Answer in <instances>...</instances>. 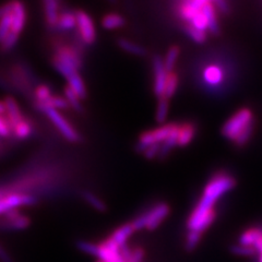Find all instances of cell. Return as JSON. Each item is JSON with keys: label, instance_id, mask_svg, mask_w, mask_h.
I'll return each mask as SVG.
<instances>
[{"label": "cell", "instance_id": "1", "mask_svg": "<svg viewBox=\"0 0 262 262\" xmlns=\"http://www.w3.org/2000/svg\"><path fill=\"white\" fill-rule=\"evenodd\" d=\"M235 179L224 171L213 176L208 185L204 188L200 201L196 204L191 214L188 219L187 227L189 232H196L202 234L215 220L216 212L214 206L216 201L224 193L233 189Z\"/></svg>", "mask_w": 262, "mask_h": 262}, {"label": "cell", "instance_id": "2", "mask_svg": "<svg viewBox=\"0 0 262 262\" xmlns=\"http://www.w3.org/2000/svg\"><path fill=\"white\" fill-rule=\"evenodd\" d=\"M253 114L248 108H242L229 118L222 128V135L236 145L248 142L253 133Z\"/></svg>", "mask_w": 262, "mask_h": 262}, {"label": "cell", "instance_id": "3", "mask_svg": "<svg viewBox=\"0 0 262 262\" xmlns=\"http://www.w3.org/2000/svg\"><path fill=\"white\" fill-rule=\"evenodd\" d=\"M207 0H190L183 2L177 7L176 12L187 26L206 32L209 30V20L207 15Z\"/></svg>", "mask_w": 262, "mask_h": 262}, {"label": "cell", "instance_id": "4", "mask_svg": "<svg viewBox=\"0 0 262 262\" xmlns=\"http://www.w3.org/2000/svg\"><path fill=\"white\" fill-rule=\"evenodd\" d=\"M169 213V207L166 203H159L157 206L152 207L147 211L143 212L142 214L136 217L131 224H133L135 231H140V229H153L158 228L160 224L166 219Z\"/></svg>", "mask_w": 262, "mask_h": 262}, {"label": "cell", "instance_id": "5", "mask_svg": "<svg viewBox=\"0 0 262 262\" xmlns=\"http://www.w3.org/2000/svg\"><path fill=\"white\" fill-rule=\"evenodd\" d=\"M177 128L178 125L176 124H165L154 130L143 133L139 138L138 144L136 146L137 150L144 152L147 147L153 144H162L175 133Z\"/></svg>", "mask_w": 262, "mask_h": 262}, {"label": "cell", "instance_id": "6", "mask_svg": "<svg viewBox=\"0 0 262 262\" xmlns=\"http://www.w3.org/2000/svg\"><path fill=\"white\" fill-rule=\"evenodd\" d=\"M44 114L53 122V125L57 128V130L59 131L66 140L72 143L80 141V135L78 134V131L73 128L71 124H69V121L62 116L59 111L49 108L45 111Z\"/></svg>", "mask_w": 262, "mask_h": 262}, {"label": "cell", "instance_id": "7", "mask_svg": "<svg viewBox=\"0 0 262 262\" xmlns=\"http://www.w3.org/2000/svg\"><path fill=\"white\" fill-rule=\"evenodd\" d=\"M77 28L82 42L86 45H92L96 40V29L90 14L83 10L76 11Z\"/></svg>", "mask_w": 262, "mask_h": 262}, {"label": "cell", "instance_id": "8", "mask_svg": "<svg viewBox=\"0 0 262 262\" xmlns=\"http://www.w3.org/2000/svg\"><path fill=\"white\" fill-rule=\"evenodd\" d=\"M36 202L34 196L29 193L23 192H11L8 194L3 200H0V216L6 214L14 209H19L21 207L32 206Z\"/></svg>", "mask_w": 262, "mask_h": 262}, {"label": "cell", "instance_id": "9", "mask_svg": "<svg viewBox=\"0 0 262 262\" xmlns=\"http://www.w3.org/2000/svg\"><path fill=\"white\" fill-rule=\"evenodd\" d=\"M2 216L3 219L0 220V228L7 229V231H23L31 224V219L21 213L19 209L11 210Z\"/></svg>", "mask_w": 262, "mask_h": 262}, {"label": "cell", "instance_id": "10", "mask_svg": "<svg viewBox=\"0 0 262 262\" xmlns=\"http://www.w3.org/2000/svg\"><path fill=\"white\" fill-rule=\"evenodd\" d=\"M153 71H154V93L158 98L164 97L165 94V85L168 72L164 67V60L161 57H155L153 60Z\"/></svg>", "mask_w": 262, "mask_h": 262}, {"label": "cell", "instance_id": "11", "mask_svg": "<svg viewBox=\"0 0 262 262\" xmlns=\"http://www.w3.org/2000/svg\"><path fill=\"white\" fill-rule=\"evenodd\" d=\"M11 14H12V29L11 32L20 35L26 27L27 22V10L22 3H11Z\"/></svg>", "mask_w": 262, "mask_h": 262}, {"label": "cell", "instance_id": "12", "mask_svg": "<svg viewBox=\"0 0 262 262\" xmlns=\"http://www.w3.org/2000/svg\"><path fill=\"white\" fill-rule=\"evenodd\" d=\"M5 104H6L5 117L8 121V124H9V126L11 128V134H12V128L16 124H19V122L21 120H23L26 117H24V115L22 114L18 102H16L13 97H11V96L6 97L5 98Z\"/></svg>", "mask_w": 262, "mask_h": 262}, {"label": "cell", "instance_id": "13", "mask_svg": "<svg viewBox=\"0 0 262 262\" xmlns=\"http://www.w3.org/2000/svg\"><path fill=\"white\" fill-rule=\"evenodd\" d=\"M43 9L47 27L52 29H57L61 14L60 4L58 2H55V0H46V2L43 3Z\"/></svg>", "mask_w": 262, "mask_h": 262}, {"label": "cell", "instance_id": "14", "mask_svg": "<svg viewBox=\"0 0 262 262\" xmlns=\"http://www.w3.org/2000/svg\"><path fill=\"white\" fill-rule=\"evenodd\" d=\"M11 77L14 84L18 85V88L23 90L30 89L32 81L29 76V72L27 71L26 68L22 67V66H19V64L14 66L11 70Z\"/></svg>", "mask_w": 262, "mask_h": 262}, {"label": "cell", "instance_id": "15", "mask_svg": "<svg viewBox=\"0 0 262 262\" xmlns=\"http://www.w3.org/2000/svg\"><path fill=\"white\" fill-rule=\"evenodd\" d=\"M135 228L133 226V224L131 223H127V224H124L121 225L120 227H118L116 231H115L111 238L116 243L120 248L124 247V246L127 245V241L129 239V237L133 235L135 233Z\"/></svg>", "mask_w": 262, "mask_h": 262}, {"label": "cell", "instance_id": "16", "mask_svg": "<svg viewBox=\"0 0 262 262\" xmlns=\"http://www.w3.org/2000/svg\"><path fill=\"white\" fill-rule=\"evenodd\" d=\"M203 78H204V81H206L209 85L215 86L223 81L224 73L222 69L217 67V66H210V67H208L206 70H204Z\"/></svg>", "mask_w": 262, "mask_h": 262}, {"label": "cell", "instance_id": "17", "mask_svg": "<svg viewBox=\"0 0 262 262\" xmlns=\"http://www.w3.org/2000/svg\"><path fill=\"white\" fill-rule=\"evenodd\" d=\"M102 28L105 30H117L125 26L124 16L118 13H108L103 16L102 19Z\"/></svg>", "mask_w": 262, "mask_h": 262}, {"label": "cell", "instance_id": "18", "mask_svg": "<svg viewBox=\"0 0 262 262\" xmlns=\"http://www.w3.org/2000/svg\"><path fill=\"white\" fill-rule=\"evenodd\" d=\"M194 134L195 127L190 122L180 125L178 128V145L185 146L188 143H190L194 137Z\"/></svg>", "mask_w": 262, "mask_h": 262}, {"label": "cell", "instance_id": "19", "mask_svg": "<svg viewBox=\"0 0 262 262\" xmlns=\"http://www.w3.org/2000/svg\"><path fill=\"white\" fill-rule=\"evenodd\" d=\"M75 28H77L76 12H70V11L61 12L59 21H58V26H57L56 30H59L62 32H68V31L73 30Z\"/></svg>", "mask_w": 262, "mask_h": 262}, {"label": "cell", "instance_id": "20", "mask_svg": "<svg viewBox=\"0 0 262 262\" xmlns=\"http://www.w3.org/2000/svg\"><path fill=\"white\" fill-rule=\"evenodd\" d=\"M68 81V86H70V89L72 90L73 92H75L80 100H85V97L88 95L86 92V88L84 84V81L82 79V77L80 76V73H76L75 76H72Z\"/></svg>", "mask_w": 262, "mask_h": 262}, {"label": "cell", "instance_id": "21", "mask_svg": "<svg viewBox=\"0 0 262 262\" xmlns=\"http://www.w3.org/2000/svg\"><path fill=\"white\" fill-rule=\"evenodd\" d=\"M32 134H33V126L27 118L21 120L19 124H16L12 128V135L14 136V138L19 139V140H26V139L32 136Z\"/></svg>", "mask_w": 262, "mask_h": 262}, {"label": "cell", "instance_id": "22", "mask_svg": "<svg viewBox=\"0 0 262 262\" xmlns=\"http://www.w3.org/2000/svg\"><path fill=\"white\" fill-rule=\"evenodd\" d=\"M81 195H82V198H83V200L89 204V206L93 208L94 210H96L98 212H105L106 209H107L105 202L100 198V196L96 195L92 191L84 190V191H82Z\"/></svg>", "mask_w": 262, "mask_h": 262}, {"label": "cell", "instance_id": "23", "mask_svg": "<svg viewBox=\"0 0 262 262\" xmlns=\"http://www.w3.org/2000/svg\"><path fill=\"white\" fill-rule=\"evenodd\" d=\"M117 43L121 49H124L125 52H127L131 55H135L138 57H142V56L146 55L145 48H143L140 45H138L135 42H131V40H129L127 38H119Z\"/></svg>", "mask_w": 262, "mask_h": 262}, {"label": "cell", "instance_id": "24", "mask_svg": "<svg viewBox=\"0 0 262 262\" xmlns=\"http://www.w3.org/2000/svg\"><path fill=\"white\" fill-rule=\"evenodd\" d=\"M262 237V229L260 228H250L248 231L242 234L239 238V244L245 246H250L255 248V245Z\"/></svg>", "mask_w": 262, "mask_h": 262}, {"label": "cell", "instance_id": "25", "mask_svg": "<svg viewBox=\"0 0 262 262\" xmlns=\"http://www.w3.org/2000/svg\"><path fill=\"white\" fill-rule=\"evenodd\" d=\"M179 48L177 46H171L168 49V52L165 56V59H164V67H165L167 72H173L179 57Z\"/></svg>", "mask_w": 262, "mask_h": 262}, {"label": "cell", "instance_id": "26", "mask_svg": "<svg viewBox=\"0 0 262 262\" xmlns=\"http://www.w3.org/2000/svg\"><path fill=\"white\" fill-rule=\"evenodd\" d=\"M63 92H64V98L67 100L70 107L77 112H82V110H83V106H82V103H81L82 100H80L79 96L72 91L70 86L68 85L66 86Z\"/></svg>", "mask_w": 262, "mask_h": 262}, {"label": "cell", "instance_id": "27", "mask_svg": "<svg viewBox=\"0 0 262 262\" xmlns=\"http://www.w3.org/2000/svg\"><path fill=\"white\" fill-rule=\"evenodd\" d=\"M12 29V14L11 11L0 19V43L10 34Z\"/></svg>", "mask_w": 262, "mask_h": 262}, {"label": "cell", "instance_id": "28", "mask_svg": "<svg viewBox=\"0 0 262 262\" xmlns=\"http://www.w3.org/2000/svg\"><path fill=\"white\" fill-rule=\"evenodd\" d=\"M52 89L46 84H40L37 85L34 90V97H35V103H45L49 98L53 96Z\"/></svg>", "mask_w": 262, "mask_h": 262}, {"label": "cell", "instance_id": "29", "mask_svg": "<svg viewBox=\"0 0 262 262\" xmlns=\"http://www.w3.org/2000/svg\"><path fill=\"white\" fill-rule=\"evenodd\" d=\"M177 88H178V76L174 71L168 72L166 85H165V94H164V97H166L168 100V98H170L176 93Z\"/></svg>", "mask_w": 262, "mask_h": 262}, {"label": "cell", "instance_id": "30", "mask_svg": "<svg viewBox=\"0 0 262 262\" xmlns=\"http://www.w3.org/2000/svg\"><path fill=\"white\" fill-rule=\"evenodd\" d=\"M167 115H168V100L166 97L159 98L155 119H157V121L160 122V124H164L167 119Z\"/></svg>", "mask_w": 262, "mask_h": 262}, {"label": "cell", "instance_id": "31", "mask_svg": "<svg viewBox=\"0 0 262 262\" xmlns=\"http://www.w3.org/2000/svg\"><path fill=\"white\" fill-rule=\"evenodd\" d=\"M185 31L187 33V35L189 36L192 40H194L195 43L198 44H202L207 40V32L204 31H200L198 29H194L190 26H186Z\"/></svg>", "mask_w": 262, "mask_h": 262}, {"label": "cell", "instance_id": "32", "mask_svg": "<svg viewBox=\"0 0 262 262\" xmlns=\"http://www.w3.org/2000/svg\"><path fill=\"white\" fill-rule=\"evenodd\" d=\"M19 36L18 34H14V33H10L9 35H8L2 43H0V51L3 53H7V52H10L11 49H13L15 47V45L18 44V40H19Z\"/></svg>", "mask_w": 262, "mask_h": 262}, {"label": "cell", "instance_id": "33", "mask_svg": "<svg viewBox=\"0 0 262 262\" xmlns=\"http://www.w3.org/2000/svg\"><path fill=\"white\" fill-rule=\"evenodd\" d=\"M232 252L234 253V255H237V256H243V257H250V256H253L256 255V253L258 252L256 250V248L253 247H250V246H245V245H235L232 247Z\"/></svg>", "mask_w": 262, "mask_h": 262}, {"label": "cell", "instance_id": "34", "mask_svg": "<svg viewBox=\"0 0 262 262\" xmlns=\"http://www.w3.org/2000/svg\"><path fill=\"white\" fill-rule=\"evenodd\" d=\"M78 248L83 251L88 255H91V256H96V251H97V244L91 243V242H88V241H79L77 243Z\"/></svg>", "mask_w": 262, "mask_h": 262}, {"label": "cell", "instance_id": "35", "mask_svg": "<svg viewBox=\"0 0 262 262\" xmlns=\"http://www.w3.org/2000/svg\"><path fill=\"white\" fill-rule=\"evenodd\" d=\"M201 235L202 234L196 233V232L188 233L187 238H186V249L188 251H191L196 247V245L199 244V242L201 239Z\"/></svg>", "mask_w": 262, "mask_h": 262}, {"label": "cell", "instance_id": "36", "mask_svg": "<svg viewBox=\"0 0 262 262\" xmlns=\"http://www.w3.org/2000/svg\"><path fill=\"white\" fill-rule=\"evenodd\" d=\"M11 134V128L5 116H0V138H7Z\"/></svg>", "mask_w": 262, "mask_h": 262}, {"label": "cell", "instance_id": "37", "mask_svg": "<svg viewBox=\"0 0 262 262\" xmlns=\"http://www.w3.org/2000/svg\"><path fill=\"white\" fill-rule=\"evenodd\" d=\"M160 151H161V144H153L151 146L147 147V149L143 152V154L145 155L146 159H154L160 155Z\"/></svg>", "mask_w": 262, "mask_h": 262}, {"label": "cell", "instance_id": "38", "mask_svg": "<svg viewBox=\"0 0 262 262\" xmlns=\"http://www.w3.org/2000/svg\"><path fill=\"white\" fill-rule=\"evenodd\" d=\"M144 257V251L141 248H135L133 249V253H131V257L127 262H142Z\"/></svg>", "mask_w": 262, "mask_h": 262}, {"label": "cell", "instance_id": "39", "mask_svg": "<svg viewBox=\"0 0 262 262\" xmlns=\"http://www.w3.org/2000/svg\"><path fill=\"white\" fill-rule=\"evenodd\" d=\"M213 5H214L216 11L226 14L229 11V5L226 2H223V0H216V2H213Z\"/></svg>", "mask_w": 262, "mask_h": 262}, {"label": "cell", "instance_id": "40", "mask_svg": "<svg viewBox=\"0 0 262 262\" xmlns=\"http://www.w3.org/2000/svg\"><path fill=\"white\" fill-rule=\"evenodd\" d=\"M0 262H14L9 252L5 249L2 244H0Z\"/></svg>", "mask_w": 262, "mask_h": 262}, {"label": "cell", "instance_id": "41", "mask_svg": "<svg viewBox=\"0 0 262 262\" xmlns=\"http://www.w3.org/2000/svg\"><path fill=\"white\" fill-rule=\"evenodd\" d=\"M10 11H11V3L0 6V19H2L3 16H5L7 13H9Z\"/></svg>", "mask_w": 262, "mask_h": 262}, {"label": "cell", "instance_id": "42", "mask_svg": "<svg viewBox=\"0 0 262 262\" xmlns=\"http://www.w3.org/2000/svg\"><path fill=\"white\" fill-rule=\"evenodd\" d=\"M6 115V104L5 101H0V116H5Z\"/></svg>", "mask_w": 262, "mask_h": 262}, {"label": "cell", "instance_id": "43", "mask_svg": "<svg viewBox=\"0 0 262 262\" xmlns=\"http://www.w3.org/2000/svg\"><path fill=\"white\" fill-rule=\"evenodd\" d=\"M0 149H2V142H0Z\"/></svg>", "mask_w": 262, "mask_h": 262}]
</instances>
